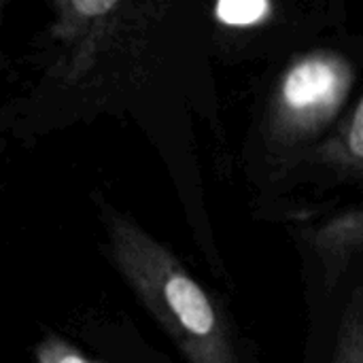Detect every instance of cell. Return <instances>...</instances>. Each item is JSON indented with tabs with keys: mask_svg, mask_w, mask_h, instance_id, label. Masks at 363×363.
<instances>
[{
	"mask_svg": "<svg viewBox=\"0 0 363 363\" xmlns=\"http://www.w3.org/2000/svg\"><path fill=\"white\" fill-rule=\"evenodd\" d=\"M355 83L353 62L336 49H313L279 74L264 115L262 149L274 172L296 170L300 160L336 125Z\"/></svg>",
	"mask_w": 363,
	"mask_h": 363,
	"instance_id": "2",
	"label": "cell"
},
{
	"mask_svg": "<svg viewBox=\"0 0 363 363\" xmlns=\"http://www.w3.org/2000/svg\"><path fill=\"white\" fill-rule=\"evenodd\" d=\"M34 363H115L89 355L60 334H45L32 349Z\"/></svg>",
	"mask_w": 363,
	"mask_h": 363,
	"instance_id": "6",
	"label": "cell"
},
{
	"mask_svg": "<svg viewBox=\"0 0 363 363\" xmlns=\"http://www.w3.org/2000/svg\"><path fill=\"white\" fill-rule=\"evenodd\" d=\"M332 363H363V289L355 287L342 311Z\"/></svg>",
	"mask_w": 363,
	"mask_h": 363,
	"instance_id": "5",
	"label": "cell"
},
{
	"mask_svg": "<svg viewBox=\"0 0 363 363\" xmlns=\"http://www.w3.org/2000/svg\"><path fill=\"white\" fill-rule=\"evenodd\" d=\"M4 11H6V0H0V26H2V21H4ZM4 66V57H2V53H0V68Z\"/></svg>",
	"mask_w": 363,
	"mask_h": 363,
	"instance_id": "7",
	"label": "cell"
},
{
	"mask_svg": "<svg viewBox=\"0 0 363 363\" xmlns=\"http://www.w3.org/2000/svg\"><path fill=\"white\" fill-rule=\"evenodd\" d=\"M296 170H315L325 183H351L359 187L363 181V98L342 113L336 125L300 160Z\"/></svg>",
	"mask_w": 363,
	"mask_h": 363,
	"instance_id": "3",
	"label": "cell"
},
{
	"mask_svg": "<svg viewBox=\"0 0 363 363\" xmlns=\"http://www.w3.org/2000/svg\"><path fill=\"white\" fill-rule=\"evenodd\" d=\"M104 251L185 363H257L230 308L132 215L96 196Z\"/></svg>",
	"mask_w": 363,
	"mask_h": 363,
	"instance_id": "1",
	"label": "cell"
},
{
	"mask_svg": "<svg viewBox=\"0 0 363 363\" xmlns=\"http://www.w3.org/2000/svg\"><path fill=\"white\" fill-rule=\"evenodd\" d=\"M363 245V213L362 206H351L321 225L311 234V247L319 259L323 283L328 291H334L342 277L349 272L351 264L359 257Z\"/></svg>",
	"mask_w": 363,
	"mask_h": 363,
	"instance_id": "4",
	"label": "cell"
}]
</instances>
